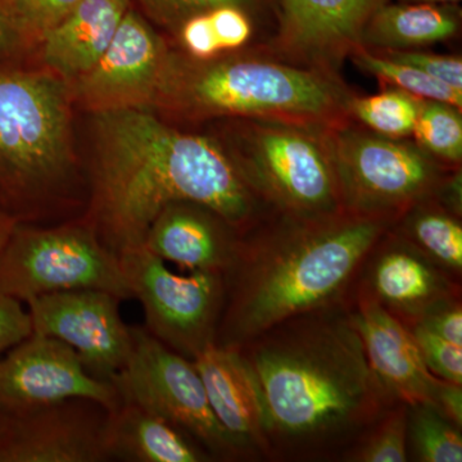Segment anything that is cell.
Listing matches in <instances>:
<instances>
[{
  "mask_svg": "<svg viewBox=\"0 0 462 462\" xmlns=\"http://www.w3.org/2000/svg\"><path fill=\"white\" fill-rule=\"evenodd\" d=\"M263 388L270 458L342 457L396 403L374 375L348 298L240 346Z\"/></svg>",
  "mask_w": 462,
  "mask_h": 462,
  "instance_id": "obj_1",
  "label": "cell"
},
{
  "mask_svg": "<svg viewBox=\"0 0 462 462\" xmlns=\"http://www.w3.org/2000/svg\"><path fill=\"white\" fill-rule=\"evenodd\" d=\"M88 221L120 256L144 245L161 209L189 200L214 209L240 234L272 209L209 134L182 132L145 109L94 114Z\"/></svg>",
  "mask_w": 462,
  "mask_h": 462,
  "instance_id": "obj_2",
  "label": "cell"
},
{
  "mask_svg": "<svg viewBox=\"0 0 462 462\" xmlns=\"http://www.w3.org/2000/svg\"><path fill=\"white\" fill-rule=\"evenodd\" d=\"M393 225L346 211L267 215L240 236L224 273L215 345L240 348L288 319L346 300L367 254Z\"/></svg>",
  "mask_w": 462,
  "mask_h": 462,
  "instance_id": "obj_3",
  "label": "cell"
},
{
  "mask_svg": "<svg viewBox=\"0 0 462 462\" xmlns=\"http://www.w3.org/2000/svg\"><path fill=\"white\" fill-rule=\"evenodd\" d=\"M355 93L342 76L293 65L263 47L209 60L171 51L156 106L196 123L275 118L338 125L351 120Z\"/></svg>",
  "mask_w": 462,
  "mask_h": 462,
  "instance_id": "obj_4",
  "label": "cell"
},
{
  "mask_svg": "<svg viewBox=\"0 0 462 462\" xmlns=\"http://www.w3.org/2000/svg\"><path fill=\"white\" fill-rule=\"evenodd\" d=\"M69 84L0 63V200L21 216L65 190L74 167Z\"/></svg>",
  "mask_w": 462,
  "mask_h": 462,
  "instance_id": "obj_5",
  "label": "cell"
},
{
  "mask_svg": "<svg viewBox=\"0 0 462 462\" xmlns=\"http://www.w3.org/2000/svg\"><path fill=\"white\" fill-rule=\"evenodd\" d=\"M214 136L272 211L319 217L345 211L331 127L275 118H223Z\"/></svg>",
  "mask_w": 462,
  "mask_h": 462,
  "instance_id": "obj_6",
  "label": "cell"
},
{
  "mask_svg": "<svg viewBox=\"0 0 462 462\" xmlns=\"http://www.w3.org/2000/svg\"><path fill=\"white\" fill-rule=\"evenodd\" d=\"M330 135L340 200L351 214L396 223L410 207L436 196L456 169L430 156L412 138H388L352 120L331 127Z\"/></svg>",
  "mask_w": 462,
  "mask_h": 462,
  "instance_id": "obj_7",
  "label": "cell"
},
{
  "mask_svg": "<svg viewBox=\"0 0 462 462\" xmlns=\"http://www.w3.org/2000/svg\"><path fill=\"white\" fill-rule=\"evenodd\" d=\"M74 289H99L133 298L120 257L87 220L39 229L18 223L0 257V291L23 303Z\"/></svg>",
  "mask_w": 462,
  "mask_h": 462,
  "instance_id": "obj_8",
  "label": "cell"
},
{
  "mask_svg": "<svg viewBox=\"0 0 462 462\" xmlns=\"http://www.w3.org/2000/svg\"><path fill=\"white\" fill-rule=\"evenodd\" d=\"M130 330L129 360L112 380L123 401L166 419L197 440L214 461L243 460L212 411L193 361L172 351L145 328Z\"/></svg>",
  "mask_w": 462,
  "mask_h": 462,
  "instance_id": "obj_9",
  "label": "cell"
},
{
  "mask_svg": "<svg viewBox=\"0 0 462 462\" xmlns=\"http://www.w3.org/2000/svg\"><path fill=\"white\" fill-rule=\"evenodd\" d=\"M118 257L133 298L144 310L145 329L154 338L191 361L215 345L224 309V273L178 275L144 245Z\"/></svg>",
  "mask_w": 462,
  "mask_h": 462,
  "instance_id": "obj_10",
  "label": "cell"
},
{
  "mask_svg": "<svg viewBox=\"0 0 462 462\" xmlns=\"http://www.w3.org/2000/svg\"><path fill=\"white\" fill-rule=\"evenodd\" d=\"M120 300L99 289H74L32 298L26 305L32 333L62 340L91 376L112 383L132 351V330L121 318Z\"/></svg>",
  "mask_w": 462,
  "mask_h": 462,
  "instance_id": "obj_11",
  "label": "cell"
},
{
  "mask_svg": "<svg viewBox=\"0 0 462 462\" xmlns=\"http://www.w3.org/2000/svg\"><path fill=\"white\" fill-rule=\"evenodd\" d=\"M69 398L96 401L108 411L123 402L114 383L91 376L74 348L32 333L0 358V412H17Z\"/></svg>",
  "mask_w": 462,
  "mask_h": 462,
  "instance_id": "obj_12",
  "label": "cell"
},
{
  "mask_svg": "<svg viewBox=\"0 0 462 462\" xmlns=\"http://www.w3.org/2000/svg\"><path fill=\"white\" fill-rule=\"evenodd\" d=\"M108 410L69 398L0 412V462H105Z\"/></svg>",
  "mask_w": 462,
  "mask_h": 462,
  "instance_id": "obj_13",
  "label": "cell"
},
{
  "mask_svg": "<svg viewBox=\"0 0 462 462\" xmlns=\"http://www.w3.org/2000/svg\"><path fill=\"white\" fill-rule=\"evenodd\" d=\"M170 54L165 41L127 11L97 65L69 84L72 97L93 114L156 106Z\"/></svg>",
  "mask_w": 462,
  "mask_h": 462,
  "instance_id": "obj_14",
  "label": "cell"
},
{
  "mask_svg": "<svg viewBox=\"0 0 462 462\" xmlns=\"http://www.w3.org/2000/svg\"><path fill=\"white\" fill-rule=\"evenodd\" d=\"M388 0H278L264 50L293 65L340 76L374 12Z\"/></svg>",
  "mask_w": 462,
  "mask_h": 462,
  "instance_id": "obj_15",
  "label": "cell"
},
{
  "mask_svg": "<svg viewBox=\"0 0 462 462\" xmlns=\"http://www.w3.org/2000/svg\"><path fill=\"white\" fill-rule=\"evenodd\" d=\"M352 289L372 297L407 327L445 300L461 297L460 281L393 226L369 252Z\"/></svg>",
  "mask_w": 462,
  "mask_h": 462,
  "instance_id": "obj_16",
  "label": "cell"
},
{
  "mask_svg": "<svg viewBox=\"0 0 462 462\" xmlns=\"http://www.w3.org/2000/svg\"><path fill=\"white\" fill-rule=\"evenodd\" d=\"M352 320L380 385L394 402L433 407L442 379L428 369L411 330L363 291L348 296Z\"/></svg>",
  "mask_w": 462,
  "mask_h": 462,
  "instance_id": "obj_17",
  "label": "cell"
},
{
  "mask_svg": "<svg viewBox=\"0 0 462 462\" xmlns=\"http://www.w3.org/2000/svg\"><path fill=\"white\" fill-rule=\"evenodd\" d=\"M207 398L243 460L270 458L269 424L260 382L239 348L207 346L193 360Z\"/></svg>",
  "mask_w": 462,
  "mask_h": 462,
  "instance_id": "obj_18",
  "label": "cell"
},
{
  "mask_svg": "<svg viewBox=\"0 0 462 462\" xmlns=\"http://www.w3.org/2000/svg\"><path fill=\"white\" fill-rule=\"evenodd\" d=\"M242 234L214 209L175 200L149 226L144 247L189 272L226 273Z\"/></svg>",
  "mask_w": 462,
  "mask_h": 462,
  "instance_id": "obj_19",
  "label": "cell"
},
{
  "mask_svg": "<svg viewBox=\"0 0 462 462\" xmlns=\"http://www.w3.org/2000/svg\"><path fill=\"white\" fill-rule=\"evenodd\" d=\"M127 11L129 0H80L69 16L42 39L45 65L67 83H74L107 51Z\"/></svg>",
  "mask_w": 462,
  "mask_h": 462,
  "instance_id": "obj_20",
  "label": "cell"
},
{
  "mask_svg": "<svg viewBox=\"0 0 462 462\" xmlns=\"http://www.w3.org/2000/svg\"><path fill=\"white\" fill-rule=\"evenodd\" d=\"M106 448L109 461H214L185 431L130 401L108 411Z\"/></svg>",
  "mask_w": 462,
  "mask_h": 462,
  "instance_id": "obj_21",
  "label": "cell"
},
{
  "mask_svg": "<svg viewBox=\"0 0 462 462\" xmlns=\"http://www.w3.org/2000/svg\"><path fill=\"white\" fill-rule=\"evenodd\" d=\"M461 18L457 5L387 2L367 21L360 45L370 51L424 50L457 38Z\"/></svg>",
  "mask_w": 462,
  "mask_h": 462,
  "instance_id": "obj_22",
  "label": "cell"
},
{
  "mask_svg": "<svg viewBox=\"0 0 462 462\" xmlns=\"http://www.w3.org/2000/svg\"><path fill=\"white\" fill-rule=\"evenodd\" d=\"M182 53L197 60L264 47L273 27L251 12L225 5L185 21L178 32Z\"/></svg>",
  "mask_w": 462,
  "mask_h": 462,
  "instance_id": "obj_23",
  "label": "cell"
},
{
  "mask_svg": "<svg viewBox=\"0 0 462 462\" xmlns=\"http://www.w3.org/2000/svg\"><path fill=\"white\" fill-rule=\"evenodd\" d=\"M393 229L437 266L461 281V216L431 197L410 207L394 223Z\"/></svg>",
  "mask_w": 462,
  "mask_h": 462,
  "instance_id": "obj_24",
  "label": "cell"
},
{
  "mask_svg": "<svg viewBox=\"0 0 462 462\" xmlns=\"http://www.w3.org/2000/svg\"><path fill=\"white\" fill-rule=\"evenodd\" d=\"M421 98L389 87L373 96L355 93L348 103V116L361 126L393 139L412 138Z\"/></svg>",
  "mask_w": 462,
  "mask_h": 462,
  "instance_id": "obj_25",
  "label": "cell"
},
{
  "mask_svg": "<svg viewBox=\"0 0 462 462\" xmlns=\"http://www.w3.org/2000/svg\"><path fill=\"white\" fill-rule=\"evenodd\" d=\"M462 108L439 100L421 99L413 129L416 144L443 165L462 162Z\"/></svg>",
  "mask_w": 462,
  "mask_h": 462,
  "instance_id": "obj_26",
  "label": "cell"
},
{
  "mask_svg": "<svg viewBox=\"0 0 462 462\" xmlns=\"http://www.w3.org/2000/svg\"><path fill=\"white\" fill-rule=\"evenodd\" d=\"M407 440H410L413 460L462 461L460 428L428 404L407 406Z\"/></svg>",
  "mask_w": 462,
  "mask_h": 462,
  "instance_id": "obj_27",
  "label": "cell"
},
{
  "mask_svg": "<svg viewBox=\"0 0 462 462\" xmlns=\"http://www.w3.org/2000/svg\"><path fill=\"white\" fill-rule=\"evenodd\" d=\"M348 60L361 71L378 79L380 83L398 88L421 99L439 100L462 108V91L452 89L430 75L396 60H389L378 51L358 45Z\"/></svg>",
  "mask_w": 462,
  "mask_h": 462,
  "instance_id": "obj_28",
  "label": "cell"
},
{
  "mask_svg": "<svg viewBox=\"0 0 462 462\" xmlns=\"http://www.w3.org/2000/svg\"><path fill=\"white\" fill-rule=\"evenodd\" d=\"M357 462H404L407 454V404L396 403L342 455Z\"/></svg>",
  "mask_w": 462,
  "mask_h": 462,
  "instance_id": "obj_29",
  "label": "cell"
},
{
  "mask_svg": "<svg viewBox=\"0 0 462 462\" xmlns=\"http://www.w3.org/2000/svg\"><path fill=\"white\" fill-rule=\"evenodd\" d=\"M145 11L160 25L176 32L179 27L197 14H205L211 9L233 5L251 12L254 16L263 18L276 29L278 20V0H139Z\"/></svg>",
  "mask_w": 462,
  "mask_h": 462,
  "instance_id": "obj_30",
  "label": "cell"
},
{
  "mask_svg": "<svg viewBox=\"0 0 462 462\" xmlns=\"http://www.w3.org/2000/svg\"><path fill=\"white\" fill-rule=\"evenodd\" d=\"M409 328L430 373L438 378L462 385V346L447 342L420 325Z\"/></svg>",
  "mask_w": 462,
  "mask_h": 462,
  "instance_id": "obj_31",
  "label": "cell"
},
{
  "mask_svg": "<svg viewBox=\"0 0 462 462\" xmlns=\"http://www.w3.org/2000/svg\"><path fill=\"white\" fill-rule=\"evenodd\" d=\"M80 0H14L18 17L27 35L41 44L51 32L76 8Z\"/></svg>",
  "mask_w": 462,
  "mask_h": 462,
  "instance_id": "obj_32",
  "label": "cell"
},
{
  "mask_svg": "<svg viewBox=\"0 0 462 462\" xmlns=\"http://www.w3.org/2000/svg\"><path fill=\"white\" fill-rule=\"evenodd\" d=\"M396 60L398 63L413 67L452 89L462 91V58L430 53L422 50L415 51H374Z\"/></svg>",
  "mask_w": 462,
  "mask_h": 462,
  "instance_id": "obj_33",
  "label": "cell"
},
{
  "mask_svg": "<svg viewBox=\"0 0 462 462\" xmlns=\"http://www.w3.org/2000/svg\"><path fill=\"white\" fill-rule=\"evenodd\" d=\"M35 45L18 17L14 0H0V63H9Z\"/></svg>",
  "mask_w": 462,
  "mask_h": 462,
  "instance_id": "obj_34",
  "label": "cell"
},
{
  "mask_svg": "<svg viewBox=\"0 0 462 462\" xmlns=\"http://www.w3.org/2000/svg\"><path fill=\"white\" fill-rule=\"evenodd\" d=\"M32 334V319L23 302L0 291V354H5Z\"/></svg>",
  "mask_w": 462,
  "mask_h": 462,
  "instance_id": "obj_35",
  "label": "cell"
},
{
  "mask_svg": "<svg viewBox=\"0 0 462 462\" xmlns=\"http://www.w3.org/2000/svg\"><path fill=\"white\" fill-rule=\"evenodd\" d=\"M415 324L437 334L452 345L462 346L461 297L452 298L434 307Z\"/></svg>",
  "mask_w": 462,
  "mask_h": 462,
  "instance_id": "obj_36",
  "label": "cell"
},
{
  "mask_svg": "<svg viewBox=\"0 0 462 462\" xmlns=\"http://www.w3.org/2000/svg\"><path fill=\"white\" fill-rule=\"evenodd\" d=\"M433 409L461 430L462 385L442 379L434 398Z\"/></svg>",
  "mask_w": 462,
  "mask_h": 462,
  "instance_id": "obj_37",
  "label": "cell"
},
{
  "mask_svg": "<svg viewBox=\"0 0 462 462\" xmlns=\"http://www.w3.org/2000/svg\"><path fill=\"white\" fill-rule=\"evenodd\" d=\"M18 225V220L0 200V257L7 247L9 239Z\"/></svg>",
  "mask_w": 462,
  "mask_h": 462,
  "instance_id": "obj_38",
  "label": "cell"
},
{
  "mask_svg": "<svg viewBox=\"0 0 462 462\" xmlns=\"http://www.w3.org/2000/svg\"><path fill=\"white\" fill-rule=\"evenodd\" d=\"M403 3H427V5H457L461 0H400Z\"/></svg>",
  "mask_w": 462,
  "mask_h": 462,
  "instance_id": "obj_39",
  "label": "cell"
}]
</instances>
